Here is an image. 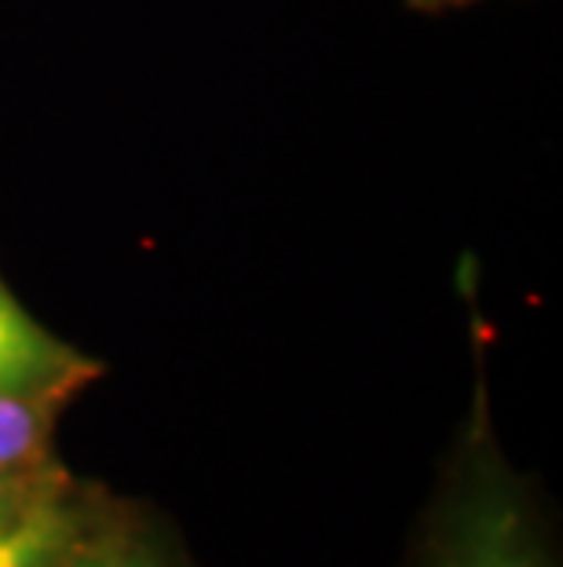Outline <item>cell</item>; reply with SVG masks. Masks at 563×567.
Here are the masks:
<instances>
[{
  "label": "cell",
  "instance_id": "cell-1",
  "mask_svg": "<svg viewBox=\"0 0 563 567\" xmlns=\"http://www.w3.org/2000/svg\"><path fill=\"white\" fill-rule=\"evenodd\" d=\"M432 567H549L520 491L483 462L465 476L439 524Z\"/></svg>",
  "mask_w": 563,
  "mask_h": 567
},
{
  "label": "cell",
  "instance_id": "cell-2",
  "mask_svg": "<svg viewBox=\"0 0 563 567\" xmlns=\"http://www.w3.org/2000/svg\"><path fill=\"white\" fill-rule=\"evenodd\" d=\"M92 370L85 355L48 333L0 282V392L59 400Z\"/></svg>",
  "mask_w": 563,
  "mask_h": 567
},
{
  "label": "cell",
  "instance_id": "cell-3",
  "mask_svg": "<svg viewBox=\"0 0 563 567\" xmlns=\"http://www.w3.org/2000/svg\"><path fill=\"white\" fill-rule=\"evenodd\" d=\"M81 542V520L48 491L15 524L0 530V567H59Z\"/></svg>",
  "mask_w": 563,
  "mask_h": 567
},
{
  "label": "cell",
  "instance_id": "cell-4",
  "mask_svg": "<svg viewBox=\"0 0 563 567\" xmlns=\"http://www.w3.org/2000/svg\"><path fill=\"white\" fill-rule=\"evenodd\" d=\"M48 395H8L0 392V476L33 473L48 451L52 432Z\"/></svg>",
  "mask_w": 563,
  "mask_h": 567
},
{
  "label": "cell",
  "instance_id": "cell-5",
  "mask_svg": "<svg viewBox=\"0 0 563 567\" xmlns=\"http://www.w3.org/2000/svg\"><path fill=\"white\" fill-rule=\"evenodd\" d=\"M59 567H161L158 560L150 557V553H143L139 546H132V542H85L81 538L74 553L59 564Z\"/></svg>",
  "mask_w": 563,
  "mask_h": 567
},
{
  "label": "cell",
  "instance_id": "cell-6",
  "mask_svg": "<svg viewBox=\"0 0 563 567\" xmlns=\"http://www.w3.org/2000/svg\"><path fill=\"white\" fill-rule=\"evenodd\" d=\"M48 491H52V484H41V480H33V473L0 476V530L15 524L19 516L27 513L38 498H44Z\"/></svg>",
  "mask_w": 563,
  "mask_h": 567
}]
</instances>
